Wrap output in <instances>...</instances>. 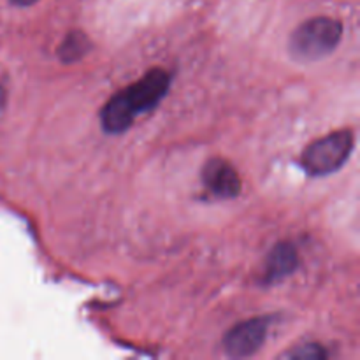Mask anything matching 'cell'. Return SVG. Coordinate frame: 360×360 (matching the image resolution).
<instances>
[{"label":"cell","mask_w":360,"mask_h":360,"mask_svg":"<svg viewBox=\"0 0 360 360\" xmlns=\"http://www.w3.org/2000/svg\"><path fill=\"white\" fill-rule=\"evenodd\" d=\"M171 86V76L167 70H148L139 81L125 90L112 95L101 111V125L105 134H123L132 127L137 116L150 112L157 108Z\"/></svg>","instance_id":"1"},{"label":"cell","mask_w":360,"mask_h":360,"mask_svg":"<svg viewBox=\"0 0 360 360\" xmlns=\"http://www.w3.org/2000/svg\"><path fill=\"white\" fill-rule=\"evenodd\" d=\"M341 37V21L327 16L313 18L295 28L288 41V51L297 62H319L338 48Z\"/></svg>","instance_id":"2"},{"label":"cell","mask_w":360,"mask_h":360,"mask_svg":"<svg viewBox=\"0 0 360 360\" xmlns=\"http://www.w3.org/2000/svg\"><path fill=\"white\" fill-rule=\"evenodd\" d=\"M354 144L355 139L352 130H338L322 139H316L302 153V167L309 176L333 174L347 164Z\"/></svg>","instance_id":"3"},{"label":"cell","mask_w":360,"mask_h":360,"mask_svg":"<svg viewBox=\"0 0 360 360\" xmlns=\"http://www.w3.org/2000/svg\"><path fill=\"white\" fill-rule=\"evenodd\" d=\"M271 319H252L232 327L224 338V348L231 357L245 359L257 354L267 338Z\"/></svg>","instance_id":"4"},{"label":"cell","mask_w":360,"mask_h":360,"mask_svg":"<svg viewBox=\"0 0 360 360\" xmlns=\"http://www.w3.org/2000/svg\"><path fill=\"white\" fill-rule=\"evenodd\" d=\"M202 183L206 190L220 199H234L241 192V179L231 162L211 158L202 167Z\"/></svg>","instance_id":"5"},{"label":"cell","mask_w":360,"mask_h":360,"mask_svg":"<svg viewBox=\"0 0 360 360\" xmlns=\"http://www.w3.org/2000/svg\"><path fill=\"white\" fill-rule=\"evenodd\" d=\"M299 266L297 250L290 243H280L273 248V252L267 257L266 273H264V283L273 285L278 281L290 276Z\"/></svg>","instance_id":"6"},{"label":"cell","mask_w":360,"mask_h":360,"mask_svg":"<svg viewBox=\"0 0 360 360\" xmlns=\"http://www.w3.org/2000/svg\"><path fill=\"white\" fill-rule=\"evenodd\" d=\"M91 48V42L88 41L86 35L83 32H70L65 39L62 41L58 48V56L62 62L72 63L83 58Z\"/></svg>","instance_id":"7"},{"label":"cell","mask_w":360,"mask_h":360,"mask_svg":"<svg viewBox=\"0 0 360 360\" xmlns=\"http://www.w3.org/2000/svg\"><path fill=\"white\" fill-rule=\"evenodd\" d=\"M327 350L320 345H304V347H299L295 350L287 352L283 357L295 359V360H323L327 359Z\"/></svg>","instance_id":"8"},{"label":"cell","mask_w":360,"mask_h":360,"mask_svg":"<svg viewBox=\"0 0 360 360\" xmlns=\"http://www.w3.org/2000/svg\"><path fill=\"white\" fill-rule=\"evenodd\" d=\"M6 101H7L6 90H4V88L0 86V111H2V109H4V105H6Z\"/></svg>","instance_id":"9"},{"label":"cell","mask_w":360,"mask_h":360,"mask_svg":"<svg viewBox=\"0 0 360 360\" xmlns=\"http://www.w3.org/2000/svg\"><path fill=\"white\" fill-rule=\"evenodd\" d=\"M13 4H16V6H32V4H35L37 0H11Z\"/></svg>","instance_id":"10"}]
</instances>
